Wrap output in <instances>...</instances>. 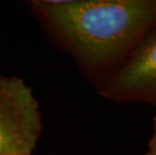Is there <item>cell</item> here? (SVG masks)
Returning <instances> with one entry per match:
<instances>
[{"label": "cell", "mask_w": 156, "mask_h": 155, "mask_svg": "<svg viewBox=\"0 0 156 155\" xmlns=\"http://www.w3.org/2000/svg\"><path fill=\"white\" fill-rule=\"evenodd\" d=\"M48 38L93 85L156 27V0H31Z\"/></svg>", "instance_id": "cell-1"}, {"label": "cell", "mask_w": 156, "mask_h": 155, "mask_svg": "<svg viewBox=\"0 0 156 155\" xmlns=\"http://www.w3.org/2000/svg\"><path fill=\"white\" fill-rule=\"evenodd\" d=\"M42 128L31 87L18 76L0 74V155H32Z\"/></svg>", "instance_id": "cell-2"}, {"label": "cell", "mask_w": 156, "mask_h": 155, "mask_svg": "<svg viewBox=\"0 0 156 155\" xmlns=\"http://www.w3.org/2000/svg\"><path fill=\"white\" fill-rule=\"evenodd\" d=\"M95 87L101 97L115 103L156 106V27Z\"/></svg>", "instance_id": "cell-3"}, {"label": "cell", "mask_w": 156, "mask_h": 155, "mask_svg": "<svg viewBox=\"0 0 156 155\" xmlns=\"http://www.w3.org/2000/svg\"><path fill=\"white\" fill-rule=\"evenodd\" d=\"M149 155H156V112L153 117V134L148 142V151Z\"/></svg>", "instance_id": "cell-4"}, {"label": "cell", "mask_w": 156, "mask_h": 155, "mask_svg": "<svg viewBox=\"0 0 156 155\" xmlns=\"http://www.w3.org/2000/svg\"><path fill=\"white\" fill-rule=\"evenodd\" d=\"M144 155H149V154H148V153H147V152H146V153H145V154H144Z\"/></svg>", "instance_id": "cell-5"}]
</instances>
